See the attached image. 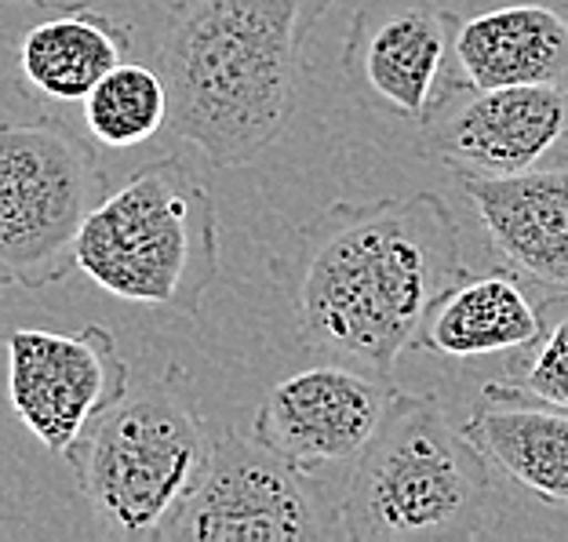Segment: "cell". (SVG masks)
<instances>
[{
    "instance_id": "cell-10",
    "label": "cell",
    "mask_w": 568,
    "mask_h": 542,
    "mask_svg": "<svg viewBox=\"0 0 568 542\" xmlns=\"http://www.w3.org/2000/svg\"><path fill=\"white\" fill-rule=\"evenodd\" d=\"M459 16L430 0H365L343 44V76L372 110L426 124L448 95Z\"/></svg>"
},
{
    "instance_id": "cell-2",
    "label": "cell",
    "mask_w": 568,
    "mask_h": 542,
    "mask_svg": "<svg viewBox=\"0 0 568 542\" xmlns=\"http://www.w3.org/2000/svg\"><path fill=\"white\" fill-rule=\"evenodd\" d=\"M335 0H175L158 44L172 135L212 167H244L292 124L310 37Z\"/></svg>"
},
{
    "instance_id": "cell-15",
    "label": "cell",
    "mask_w": 568,
    "mask_h": 542,
    "mask_svg": "<svg viewBox=\"0 0 568 542\" xmlns=\"http://www.w3.org/2000/svg\"><path fill=\"white\" fill-rule=\"evenodd\" d=\"M467 433L503 477L547 507L568 510V411L488 382Z\"/></svg>"
},
{
    "instance_id": "cell-1",
    "label": "cell",
    "mask_w": 568,
    "mask_h": 542,
    "mask_svg": "<svg viewBox=\"0 0 568 542\" xmlns=\"http://www.w3.org/2000/svg\"><path fill=\"white\" fill-rule=\"evenodd\" d=\"M303 350L394 376L430 306L467 274L463 234L430 190L335 201L270 255Z\"/></svg>"
},
{
    "instance_id": "cell-5",
    "label": "cell",
    "mask_w": 568,
    "mask_h": 542,
    "mask_svg": "<svg viewBox=\"0 0 568 542\" xmlns=\"http://www.w3.org/2000/svg\"><path fill=\"white\" fill-rule=\"evenodd\" d=\"M77 266L124 303L201 317L219 277L212 190L186 161H150L88 218Z\"/></svg>"
},
{
    "instance_id": "cell-9",
    "label": "cell",
    "mask_w": 568,
    "mask_h": 542,
    "mask_svg": "<svg viewBox=\"0 0 568 542\" xmlns=\"http://www.w3.org/2000/svg\"><path fill=\"white\" fill-rule=\"evenodd\" d=\"M8 393L26 430L67 459L88 426L128 393V365L102 325L16 328L8 335Z\"/></svg>"
},
{
    "instance_id": "cell-7",
    "label": "cell",
    "mask_w": 568,
    "mask_h": 542,
    "mask_svg": "<svg viewBox=\"0 0 568 542\" xmlns=\"http://www.w3.org/2000/svg\"><path fill=\"white\" fill-rule=\"evenodd\" d=\"M346 539L343 502L317 473L255 437L223 430L212 470L161 532V542H332Z\"/></svg>"
},
{
    "instance_id": "cell-4",
    "label": "cell",
    "mask_w": 568,
    "mask_h": 542,
    "mask_svg": "<svg viewBox=\"0 0 568 542\" xmlns=\"http://www.w3.org/2000/svg\"><path fill=\"white\" fill-rule=\"evenodd\" d=\"M215 437L183 368L128 390L70 448L77 492L110 539L161 542V532L212 470Z\"/></svg>"
},
{
    "instance_id": "cell-3",
    "label": "cell",
    "mask_w": 568,
    "mask_h": 542,
    "mask_svg": "<svg viewBox=\"0 0 568 542\" xmlns=\"http://www.w3.org/2000/svg\"><path fill=\"white\" fill-rule=\"evenodd\" d=\"M354 542H467L488 532L493 462L434 393H397L343 492Z\"/></svg>"
},
{
    "instance_id": "cell-16",
    "label": "cell",
    "mask_w": 568,
    "mask_h": 542,
    "mask_svg": "<svg viewBox=\"0 0 568 542\" xmlns=\"http://www.w3.org/2000/svg\"><path fill=\"white\" fill-rule=\"evenodd\" d=\"M132 37L95 8L59 11L19 37L16 73L26 92L51 102H84L110 70H118Z\"/></svg>"
},
{
    "instance_id": "cell-13",
    "label": "cell",
    "mask_w": 568,
    "mask_h": 542,
    "mask_svg": "<svg viewBox=\"0 0 568 542\" xmlns=\"http://www.w3.org/2000/svg\"><path fill=\"white\" fill-rule=\"evenodd\" d=\"M510 84L568 88V8L521 0L459 19L448 95Z\"/></svg>"
},
{
    "instance_id": "cell-18",
    "label": "cell",
    "mask_w": 568,
    "mask_h": 542,
    "mask_svg": "<svg viewBox=\"0 0 568 542\" xmlns=\"http://www.w3.org/2000/svg\"><path fill=\"white\" fill-rule=\"evenodd\" d=\"M544 325L525 350L507 357L503 386L539 405L568 411V292L539 303Z\"/></svg>"
},
{
    "instance_id": "cell-19",
    "label": "cell",
    "mask_w": 568,
    "mask_h": 542,
    "mask_svg": "<svg viewBox=\"0 0 568 542\" xmlns=\"http://www.w3.org/2000/svg\"><path fill=\"white\" fill-rule=\"evenodd\" d=\"M8 4H37V8H51V11H81V8L102 4V0H8Z\"/></svg>"
},
{
    "instance_id": "cell-17",
    "label": "cell",
    "mask_w": 568,
    "mask_h": 542,
    "mask_svg": "<svg viewBox=\"0 0 568 542\" xmlns=\"http://www.w3.org/2000/svg\"><path fill=\"white\" fill-rule=\"evenodd\" d=\"M172 117L164 73L142 62H121L84 99L88 135L110 150H132L153 139Z\"/></svg>"
},
{
    "instance_id": "cell-12",
    "label": "cell",
    "mask_w": 568,
    "mask_h": 542,
    "mask_svg": "<svg viewBox=\"0 0 568 542\" xmlns=\"http://www.w3.org/2000/svg\"><path fill=\"white\" fill-rule=\"evenodd\" d=\"M456 183L499 266L547 295L568 292V161L499 178L459 172Z\"/></svg>"
},
{
    "instance_id": "cell-11",
    "label": "cell",
    "mask_w": 568,
    "mask_h": 542,
    "mask_svg": "<svg viewBox=\"0 0 568 542\" xmlns=\"http://www.w3.org/2000/svg\"><path fill=\"white\" fill-rule=\"evenodd\" d=\"M423 146L452 175H521L568 161V88H463L423 124Z\"/></svg>"
},
{
    "instance_id": "cell-20",
    "label": "cell",
    "mask_w": 568,
    "mask_h": 542,
    "mask_svg": "<svg viewBox=\"0 0 568 542\" xmlns=\"http://www.w3.org/2000/svg\"><path fill=\"white\" fill-rule=\"evenodd\" d=\"M565 4H568V0H565Z\"/></svg>"
},
{
    "instance_id": "cell-14",
    "label": "cell",
    "mask_w": 568,
    "mask_h": 542,
    "mask_svg": "<svg viewBox=\"0 0 568 542\" xmlns=\"http://www.w3.org/2000/svg\"><path fill=\"white\" fill-rule=\"evenodd\" d=\"M544 314L528 299L525 284L507 266L488 274H463L430 306L412 350L452 360L510 357L539 335Z\"/></svg>"
},
{
    "instance_id": "cell-8",
    "label": "cell",
    "mask_w": 568,
    "mask_h": 542,
    "mask_svg": "<svg viewBox=\"0 0 568 542\" xmlns=\"http://www.w3.org/2000/svg\"><path fill=\"white\" fill-rule=\"evenodd\" d=\"M397 393L390 376L335 357L270 386L255 408L252 437L310 473L354 470Z\"/></svg>"
},
{
    "instance_id": "cell-6",
    "label": "cell",
    "mask_w": 568,
    "mask_h": 542,
    "mask_svg": "<svg viewBox=\"0 0 568 542\" xmlns=\"http://www.w3.org/2000/svg\"><path fill=\"white\" fill-rule=\"evenodd\" d=\"M110 197L92 139L59 117L0 132V277L41 292L70 277L88 218Z\"/></svg>"
}]
</instances>
